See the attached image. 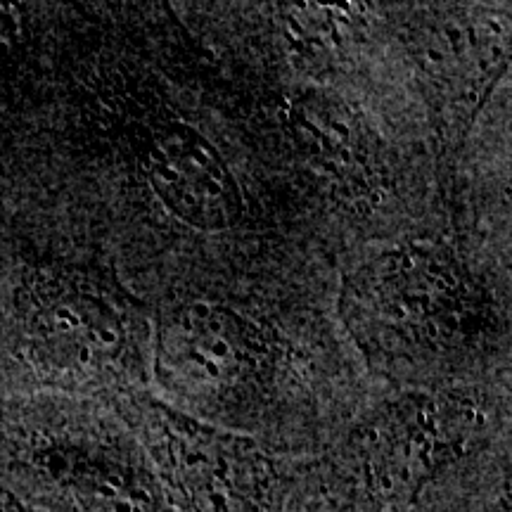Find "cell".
<instances>
[{
    "label": "cell",
    "mask_w": 512,
    "mask_h": 512,
    "mask_svg": "<svg viewBox=\"0 0 512 512\" xmlns=\"http://www.w3.org/2000/svg\"><path fill=\"white\" fill-rule=\"evenodd\" d=\"M124 413L183 512H278L280 475L254 441L145 394Z\"/></svg>",
    "instance_id": "cell-3"
},
{
    "label": "cell",
    "mask_w": 512,
    "mask_h": 512,
    "mask_svg": "<svg viewBox=\"0 0 512 512\" xmlns=\"http://www.w3.org/2000/svg\"><path fill=\"white\" fill-rule=\"evenodd\" d=\"M342 316L375 368H444L482 349L496 320L489 299L446 249L401 245L347 278Z\"/></svg>",
    "instance_id": "cell-1"
},
{
    "label": "cell",
    "mask_w": 512,
    "mask_h": 512,
    "mask_svg": "<svg viewBox=\"0 0 512 512\" xmlns=\"http://www.w3.org/2000/svg\"><path fill=\"white\" fill-rule=\"evenodd\" d=\"M143 169L155 195L185 226L219 233L242 216V195L209 138L181 121L152 133Z\"/></svg>",
    "instance_id": "cell-6"
},
{
    "label": "cell",
    "mask_w": 512,
    "mask_h": 512,
    "mask_svg": "<svg viewBox=\"0 0 512 512\" xmlns=\"http://www.w3.org/2000/svg\"><path fill=\"white\" fill-rule=\"evenodd\" d=\"M0 512H34V510L27 508V505L19 501L10 489H5V486L0 484Z\"/></svg>",
    "instance_id": "cell-9"
},
{
    "label": "cell",
    "mask_w": 512,
    "mask_h": 512,
    "mask_svg": "<svg viewBox=\"0 0 512 512\" xmlns=\"http://www.w3.org/2000/svg\"><path fill=\"white\" fill-rule=\"evenodd\" d=\"M31 465L79 512H171L150 472L119 448L41 441Z\"/></svg>",
    "instance_id": "cell-7"
},
{
    "label": "cell",
    "mask_w": 512,
    "mask_h": 512,
    "mask_svg": "<svg viewBox=\"0 0 512 512\" xmlns=\"http://www.w3.org/2000/svg\"><path fill=\"white\" fill-rule=\"evenodd\" d=\"M275 344L264 330L219 304H183L166 313L155 368L169 392L195 406H238L275 373Z\"/></svg>",
    "instance_id": "cell-5"
},
{
    "label": "cell",
    "mask_w": 512,
    "mask_h": 512,
    "mask_svg": "<svg viewBox=\"0 0 512 512\" xmlns=\"http://www.w3.org/2000/svg\"><path fill=\"white\" fill-rule=\"evenodd\" d=\"M290 126L304 155L349 190H366L373 183L370 136L335 95L304 93L294 98Z\"/></svg>",
    "instance_id": "cell-8"
},
{
    "label": "cell",
    "mask_w": 512,
    "mask_h": 512,
    "mask_svg": "<svg viewBox=\"0 0 512 512\" xmlns=\"http://www.w3.org/2000/svg\"><path fill=\"white\" fill-rule=\"evenodd\" d=\"M17 356L60 389H105L124 380L138 351L136 313L110 275L74 261L24 268L12 292Z\"/></svg>",
    "instance_id": "cell-2"
},
{
    "label": "cell",
    "mask_w": 512,
    "mask_h": 512,
    "mask_svg": "<svg viewBox=\"0 0 512 512\" xmlns=\"http://www.w3.org/2000/svg\"><path fill=\"white\" fill-rule=\"evenodd\" d=\"M482 415L451 394L406 392L380 403L349 437L356 484L380 508H406L470 451Z\"/></svg>",
    "instance_id": "cell-4"
}]
</instances>
